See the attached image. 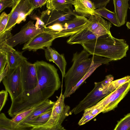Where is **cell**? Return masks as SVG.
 Instances as JSON below:
<instances>
[{"label": "cell", "instance_id": "cell-1", "mask_svg": "<svg viewBox=\"0 0 130 130\" xmlns=\"http://www.w3.org/2000/svg\"><path fill=\"white\" fill-rule=\"evenodd\" d=\"M34 63L37 71V85L32 90L23 92L11 101L8 111L11 117L48 99L61 86L57 69L54 65L43 60Z\"/></svg>", "mask_w": 130, "mask_h": 130}, {"label": "cell", "instance_id": "cell-2", "mask_svg": "<svg viewBox=\"0 0 130 130\" xmlns=\"http://www.w3.org/2000/svg\"><path fill=\"white\" fill-rule=\"evenodd\" d=\"M90 55L111 59H121L126 56L129 45L123 39L113 37L111 33L81 45Z\"/></svg>", "mask_w": 130, "mask_h": 130}, {"label": "cell", "instance_id": "cell-3", "mask_svg": "<svg viewBox=\"0 0 130 130\" xmlns=\"http://www.w3.org/2000/svg\"><path fill=\"white\" fill-rule=\"evenodd\" d=\"M85 50L73 54V64L64 76L65 90L63 94L65 99L68 93L84 76L88 71L94 59V55Z\"/></svg>", "mask_w": 130, "mask_h": 130}, {"label": "cell", "instance_id": "cell-4", "mask_svg": "<svg viewBox=\"0 0 130 130\" xmlns=\"http://www.w3.org/2000/svg\"><path fill=\"white\" fill-rule=\"evenodd\" d=\"M113 76L109 74L106 76L103 80L99 82H95L93 89L71 110V113L77 114L80 113L95 105L110 93L108 90L107 85L113 81Z\"/></svg>", "mask_w": 130, "mask_h": 130}, {"label": "cell", "instance_id": "cell-5", "mask_svg": "<svg viewBox=\"0 0 130 130\" xmlns=\"http://www.w3.org/2000/svg\"><path fill=\"white\" fill-rule=\"evenodd\" d=\"M35 9L29 0H13L8 22L3 32L12 30L16 24H19L22 21H25L26 17Z\"/></svg>", "mask_w": 130, "mask_h": 130}, {"label": "cell", "instance_id": "cell-6", "mask_svg": "<svg viewBox=\"0 0 130 130\" xmlns=\"http://www.w3.org/2000/svg\"><path fill=\"white\" fill-rule=\"evenodd\" d=\"M77 14L71 6L63 10L47 9L42 12L40 18L44 23L45 28L56 23H64L73 19Z\"/></svg>", "mask_w": 130, "mask_h": 130}, {"label": "cell", "instance_id": "cell-7", "mask_svg": "<svg viewBox=\"0 0 130 130\" xmlns=\"http://www.w3.org/2000/svg\"><path fill=\"white\" fill-rule=\"evenodd\" d=\"M63 94L61 93L53 106L48 122L41 126L53 128L60 126L64 119L72 113L70 107L65 104Z\"/></svg>", "mask_w": 130, "mask_h": 130}, {"label": "cell", "instance_id": "cell-8", "mask_svg": "<svg viewBox=\"0 0 130 130\" xmlns=\"http://www.w3.org/2000/svg\"><path fill=\"white\" fill-rule=\"evenodd\" d=\"M130 89V80L104 98L95 105L102 108L103 113L117 107Z\"/></svg>", "mask_w": 130, "mask_h": 130}, {"label": "cell", "instance_id": "cell-9", "mask_svg": "<svg viewBox=\"0 0 130 130\" xmlns=\"http://www.w3.org/2000/svg\"><path fill=\"white\" fill-rule=\"evenodd\" d=\"M27 60V59L23 60L19 65L20 68L21 84L23 92L35 88L37 86L38 81L35 64L29 62Z\"/></svg>", "mask_w": 130, "mask_h": 130}, {"label": "cell", "instance_id": "cell-10", "mask_svg": "<svg viewBox=\"0 0 130 130\" xmlns=\"http://www.w3.org/2000/svg\"><path fill=\"white\" fill-rule=\"evenodd\" d=\"M20 68L19 65L13 69H9L6 76L2 82L6 90L9 93L11 101L23 92L21 80Z\"/></svg>", "mask_w": 130, "mask_h": 130}, {"label": "cell", "instance_id": "cell-11", "mask_svg": "<svg viewBox=\"0 0 130 130\" xmlns=\"http://www.w3.org/2000/svg\"><path fill=\"white\" fill-rule=\"evenodd\" d=\"M34 22L29 21L22 27L19 32L7 40L6 43L13 47L19 44L27 42L38 34L45 31V29L36 27Z\"/></svg>", "mask_w": 130, "mask_h": 130}, {"label": "cell", "instance_id": "cell-12", "mask_svg": "<svg viewBox=\"0 0 130 130\" xmlns=\"http://www.w3.org/2000/svg\"><path fill=\"white\" fill-rule=\"evenodd\" d=\"M45 29L44 31L38 34L25 43L22 49L35 52L38 50H44L50 47L53 41L57 38L56 31Z\"/></svg>", "mask_w": 130, "mask_h": 130}, {"label": "cell", "instance_id": "cell-13", "mask_svg": "<svg viewBox=\"0 0 130 130\" xmlns=\"http://www.w3.org/2000/svg\"><path fill=\"white\" fill-rule=\"evenodd\" d=\"M90 23L88 19L87 18L77 14L72 19L62 23L61 31L56 32L57 38L72 35L86 28Z\"/></svg>", "mask_w": 130, "mask_h": 130}, {"label": "cell", "instance_id": "cell-14", "mask_svg": "<svg viewBox=\"0 0 130 130\" xmlns=\"http://www.w3.org/2000/svg\"><path fill=\"white\" fill-rule=\"evenodd\" d=\"M88 20L90 23L85 29L92 32L97 38L111 33V23L105 20L99 15L96 14L91 15Z\"/></svg>", "mask_w": 130, "mask_h": 130}, {"label": "cell", "instance_id": "cell-15", "mask_svg": "<svg viewBox=\"0 0 130 130\" xmlns=\"http://www.w3.org/2000/svg\"><path fill=\"white\" fill-rule=\"evenodd\" d=\"M0 49L7 54L8 63L9 69L14 68L19 66L23 60L27 59L22 54L24 51H17L13 47L7 45L6 42L0 44Z\"/></svg>", "mask_w": 130, "mask_h": 130}, {"label": "cell", "instance_id": "cell-16", "mask_svg": "<svg viewBox=\"0 0 130 130\" xmlns=\"http://www.w3.org/2000/svg\"><path fill=\"white\" fill-rule=\"evenodd\" d=\"M45 57L46 60L53 62L58 67L61 73L62 80L66 74L67 64L63 54H60L55 50L49 47L44 49Z\"/></svg>", "mask_w": 130, "mask_h": 130}, {"label": "cell", "instance_id": "cell-17", "mask_svg": "<svg viewBox=\"0 0 130 130\" xmlns=\"http://www.w3.org/2000/svg\"><path fill=\"white\" fill-rule=\"evenodd\" d=\"M75 10L78 15L89 19L92 15L96 14L94 3L90 0H73L72 4Z\"/></svg>", "mask_w": 130, "mask_h": 130}, {"label": "cell", "instance_id": "cell-18", "mask_svg": "<svg viewBox=\"0 0 130 130\" xmlns=\"http://www.w3.org/2000/svg\"><path fill=\"white\" fill-rule=\"evenodd\" d=\"M94 55V59L88 71L82 78L71 90L66 98L69 97L78 89L84 82L102 64H107L112 61L111 59L96 55Z\"/></svg>", "mask_w": 130, "mask_h": 130}, {"label": "cell", "instance_id": "cell-19", "mask_svg": "<svg viewBox=\"0 0 130 130\" xmlns=\"http://www.w3.org/2000/svg\"><path fill=\"white\" fill-rule=\"evenodd\" d=\"M55 102L48 99L36 105L35 110L31 114L18 125L22 126L32 121L42 114L52 110Z\"/></svg>", "mask_w": 130, "mask_h": 130}, {"label": "cell", "instance_id": "cell-20", "mask_svg": "<svg viewBox=\"0 0 130 130\" xmlns=\"http://www.w3.org/2000/svg\"><path fill=\"white\" fill-rule=\"evenodd\" d=\"M128 0H113L115 13L121 26L126 22L127 12L129 7Z\"/></svg>", "mask_w": 130, "mask_h": 130}, {"label": "cell", "instance_id": "cell-21", "mask_svg": "<svg viewBox=\"0 0 130 130\" xmlns=\"http://www.w3.org/2000/svg\"><path fill=\"white\" fill-rule=\"evenodd\" d=\"M97 38L93 33L85 29L70 36L67 42L69 44L81 45Z\"/></svg>", "mask_w": 130, "mask_h": 130}, {"label": "cell", "instance_id": "cell-22", "mask_svg": "<svg viewBox=\"0 0 130 130\" xmlns=\"http://www.w3.org/2000/svg\"><path fill=\"white\" fill-rule=\"evenodd\" d=\"M31 127L22 126L14 123L4 113L0 115V130H30Z\"/></svg>", "mask_w": 130, "mask_h": 130}, {"label": "cell", "instance_id": "cell-23", "mask_svg": "<svg viewBox=\"0 0 130 130\" xmlns=\"http://www.w3.org/2000/svg\"><path fill=\"white\" fill-rule=\"evenodd\" d=\"M73 0H48L46 4L47 9L63 10L72 6Z\"/></svg>", "mask_w": 130, "mask_h": 130}, {"label": "cell", "instance_id": "cell-24", "mask_svg": "<svg viewBox=\"0 0 130 130\" xmlns=\"http://www.w3.org/2000/svg\"><path fill=\"white\" fill-rule=\"evenodd\" d=\"M52 109L42 114L32 121L25 124L22 126L34 128L42 126L48 121Z\"/></svg>", "mask_w": 130, "mask_h": 130}, {"label": "cell", "instance_id": "cell-25", "mask_svg": "<svg viewBox=\"0 0 130 130\" xmlns=\"http://www.w3.org/2000/svg\"><path fill=\"white\" fill-rule=\"evenodd\" d=\"M95 12L97 14L107 19L115 26H121L114 12L110 11L105 7L96 9Z\"/></svg>", "mask_w": 130, "mask_h": 130}, {"label": "cell", "instance_id": "cell-26", "mask_svg": "<svg viewBox=\"0 0 130 130\" xmlns=\"http://www.w3.org/2000/svg\"><path fill=\"white\" fill-rule=\"evenodd\" d=\"M130 80V76H127L122 78L113 80L108 85V90L110 93Z\"/></svg>", "mask_w": 130, "mask_h": 130}, {"label": "cell", "instance_id": "cell-27", "mask_svg": "<svg viewBox=\"0 0 130 130\" xmlns=\"http://www.w3.org/2000/svg\"><path fill=\"white\" fill-rule=\"evenodd\" d=\"M36 106L18 114L11 119L12 121L14 123L19 124L31 114L35 110Z\"/></svg>", "mask_w": 130, "mask_h": 130}, {"label": "cell", "instance_id": "cell-28", "mask_svg": "<svg viewBox=\"0 0 130 130\" xmlns=\"http://www.w3.org/2000/svg\"><path fill=\"white\" fill-rule=\"evenodd\" d=\"M113 130H130V113L118 122Z\"/></svg>", "mask_w": 130, "mask_h": 130}, {"label": "cell", "instance_id": "cell-29", "mask_svg": "<svg viewBox=\"0 0 130 130\" xmlns=\"http://www.w3.org/2000/svg\"><path fill=\"white\" fill-rule=\"evenodd\" d=\"M9 14H8L5 12H3L0 17V34L4 31L7 24L9 17Z\"/></svg>", "mask_w": 130, "mask_h": 130}, {"label": "cell", "instance_id": "cell-30", "mask_svg": "<svg viewBox=\"0 0 130 130\" xmlns=\"http://www.w3.org/2000/svg\"><path fill=\"white\" fill-rule=\"evenodd\" d=\"M7 63L6 53L3 50L0 49V74L5 69Z\"/></svg>", "mask_w": 130, "mask_h": 130}, {"label": "cell", "instance_id": "cell-31", "mask_svg": "<svg viewBox=\"0 0 130 130\" xmlns=\"http://www.w3.org/2000/svg\"><path fill=\"white\" fill-rule=\"evenodd\" d=\"M84 111V113H89L92 116H95L100 113L103 112L102 109L95 105L86 109Z\"/></svg>", "mask_w": 130, "mask_h": 130}, {"label": "cell", "instance_id": "cell-32", "mask_svg": "<svg viewBox=\"0 0 130 130\" xmlns=\"http://www.w3.org/2000/svg\"><path fill=\"white\" fill-rule=\"evenodd\" d=\"M8 92L6 90H2L0 92V111L4 107L7 101Z\"/></svg>", "mask_w": 130, "mask_h": 130}, {"label": "cell", "instance_id": "cell-33", "mask_svg": "<svg viewBox=\"0 0 130 130\" xmlns=\"http://www.w3.org/2000/svg\"><path fill=\"white\" fill-rule=\"evenodd\" d=\"M95 117V116H92L90 114L84 112L82 117L79 121L78 124L79 125L84 124Z\"/></svg>", "mask_w": 130, "mask_h": 130}, {"label": "cell", "instance_id": "cell-34", "mask_svg": "<svg viewBox=\"0 0 130 130\" xmlns=\"http://www.w3.org/2000/svg\"><path fill=\"white\" fill-rule=\"evenodd\" d=\"M13 0H0V12L7 7H12Z\"/></svg>", "mask_w": 130, "mask_h": 130}, {"label": "cell", "instance_id": "cell-35", "mask_svg": "<svg viewBox=\"0 0 130 130\" xmlns=\"http://www.w3.org/2000/svg\"><path fill=\"white\" fill-rule=\"evenodd\" d=\"M10 29L0 34V44L6 42V41L13 36Z\"/></svg>", "mask_w": 130, "mask_h": 130}, {"label": "cell", "instance_id": "cell-36", "mask_svg": "<svg viewBox=\"0 0 130 130\" xmlns=\"http://www.w3.org/2000/svg\"><path fill=\"white\" fill-rule=\"evenodd\" d=\"M30 17L32 19L36 20L35 26L37 27L41 28H45V26L44 23L39 17L35 14H30Z\"/></svg>", "mask_w": 130, "mask_h": 130}, {"label": "cell", "instance_id": "cell-37", "mask_svg": "<svg viewBox=\"0 0 130 130\" xmlns=\"http://www.w3.org/2000/svg\"><path fill=\"white\" fill-rule=\"evenodd\" d=\"M109 0H94L93 2L96 9L105 7L107 4L109 3Z\"/></svg>", "mask_w": 130, "mask_h": 130}, {"label": "cell", "instance_id": "cell-38", "mask_svg": "<svg viewBox=\"0 0 130 130\" xmlns=\"http://www.w3.org/2000/svg\"><path fill=\"white\" fill-rule=\"evenodd\" d=\"M48 0H29L30 3L35 7L37 8L46 4Z\"/></svg>", "mask_w": 130, "mask_h": 130}, {"label": "cell", "instance_id": "cell-39", "mask_svg": "<svg viewBox=\"0 0 130 130\" xmlns=\"http://www.w3.org/2000/svg\"><path fill=\"white\" fill-rule=\"evenodd\" d=\"M30 130H66L62 125L56 127L50 128L39 127L32 128Z\"/></svg>", "mask_w": 130, "mask_h": 130}, {"label": "cell", "instance_id": "cell-40", "mask_svg": "<svg viewBox=\"0 0 130 130\" xmlns=\"http://www.w3.org/2000/svg\"><path fill=\"white\" fill-rule=\"evenodd\" d=\"M45 28L50 29L58 32H60L62 30V24L59 23H56L46 27Z\"/></svg>", "mask_w": 130, "mask_h": 130}, {"label": "cell", "instance_id": "cell-41", "mask_svg": "<svg viewBox=\"0 0 130 130\" xmlns=\"http://www.w3.org/2000/svg\"><path fill=\"white\" fill-rule=\"evenodd\" d=\"M9 69V66L7 64L5 69L3 72L0 74V83L2 81L3 79L7 75Z\"/></svg>", "mask_w": 130, "mask_h": 130}, {"label": "cell", "instance_id": "cell-42", "mask_svg": "<svg viewBox=\"0 0 130 130\" xmlns=\"http://www.w3.org/2000/svg\"><path fill=\"white\" fill-rule=\"evenodd\" d=\"M126 26L127 28L130 30V22H127L126 23Z\"/></svg>", "mask_w": 130, "mask_h": 130}, {"label": "cell", "instance_id": "cell-43", "mask_svg": "<svg viewBox=\"0 0 130 130\" xmlns=\"http://www.w3.org/2000/svg\"><path fill=\"white\" fill-rule=\"evenodd\" d=\"M129 9L130 10V6L129 7Z\"/></svg>", "mask_w": 130, "mask_h": 130}]
</instances>
